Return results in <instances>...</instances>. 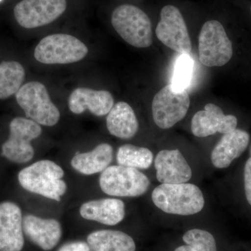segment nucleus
Returning a JSON list of instances; mask_svg holds the SVG:
<instances>
[{
	"instance_id": "obj_1",
	"label": "nucleus",
	"mask_w": 251,
	"mask_h": 251,
	"mask_svg": "<svg viewBox=\"0 0 251 251\" xmlns=\"http://www.w3.org/2000/svg\"><path fill=\"white\" fill-rule=\"evenodd\" d=\"M64 176V170L55 162L41 160L23 169L18 179L26 191L60 202L67 191Z\"/></svg>"
},
{
	"instance_id": "obj_2",
	"label": "nucleus",
	"mask_w": 251,
	"mask_h": 251,
	"mask_svg": "<svg viewBox=\"0 0 251 251\" xmlns=\"http://www.w3.org/2000/svg\"><path fill=\"white\" fill-rule=\"evenodd\" d=\"M151 199L160 210L179 216L198 214L205 203L202 191L188 183L160 184L153 189Z\"/></svg>"
},
{
	"instance_id": "obj_3",
	"label": "nucleus",
	"mask_w": 251,
	"mask_h": 251,
	"mask_svg": "<svg viewBox=\"0 0 251 251\" xmlns=\"http://www.w3.org/2000/svg\"><path fill=\"white\" fill-rule=\"evenodd\" d=\"M111 23L114 29L130 46L146 49L153 43L152 26L143 10L130 4H123L114 10Z\"/></svg>"
},
{
	"instance_id": "obj_4",
	"label": "nucleus",
	"mask_w": 251,
	"mask_h": 251,
	"mask_svg": "<svg viewBox=\"0 0 251 251\" xmlns=\"http://www.w3.org/2000/svg\"><path fill=\"white\" fill-rule=\"evenodd\" d=\"M16 99L29 120L46 126H53L58 123L60 112L41 82L31 81L25 84L16 94Z\"/></svg>"
},
{
	"instance_id": "obj_5",
	"label": "nucleus",
	"mask_w": 251,
	"mask_h": 251,
	"mask_svg": "<svg viewBox=\"0 0 251 251\" xmlns=\"http://www.w3.org/2000/svg\"><path fill=\"white\" fill-rule=\"evenodd\" d=\"M88 48L77 38L67 34H51L41 39L34 50V58L45 64H67L82 60Z\"/></svg>"
},
{
	"instance_id": "obj_6",
	"label": "nucleus",
	"mask_w": 251,
	"mask_h": 251,
	"mask_svg": "<svg viewBox=\"0 0 251 251\" xmlns=\"http://www.w3.org/2000/svg\"><path fill=\"white\" fill-rule=\"evenodd\" d=\"M99 186L108 196L134 198L147 193L150 181L139 170L117 165L108 166L102 172Z\"/></svg>"
},
{
	"instance_id": "obj_7",
	"label": "nucleus",
	"mask_w": 251,
	"mask_h": 251,
	"mask_svg": "<svg viewBox=\"0 0 251 251\" xmlns=\"http://www.w3.org/2000/svg\"><path fill=\"white\" fill-rule=\"evenodd\" d=\"M198 42L199 59L205 67H223L232 59V41L219 21H206L200 32Z\"/></svg>"
},
{
	"instance_id": "obj_8",
	"label": "nucleus",
	"mask_w": 251,
	"mask_h": 251,
	"mask_svg": "<svg viewBox=\"0 0 251 251\" xmlns=\"http://www.w3.org/2000/svg\"><path fill=\"white\" fill-rule=\"evenodd\" d=\"M9 137L1 147V154L16 163H26L34 156L31 142L42 133L41 125L25 117H16L10 122Z\"/></svg>"
},
{
	"instance_id": "obj_9",
	"label": "nucleus",
	"mask_w": 251,
	"mask_h": 251,
	"mask_svg": "<svg viewBox=\"0 0 251 251\" xmlns=\"http://www.w3.org/2000/svg\"><path fill=\"white\" fill-rule=\"evenodd\" d=\"M189 95L185 89L167 85L156 94L151 104L153 121L162 129H169L182 120L189 109Z\"/></svg>"
},
{
	"instance_id": "obj_10",
	"label": "nucleus",
	"mask_w": 251,
	"mask_h": 251,
	"mask_svg": "<svg viewBox=\"0 0 251 251\" xmlns=\"http://www.w3.org/2000/svg\"><path fill=\"white\" fill-rule=\"evenodd\" d=\"M156 34L158 40L169 49L181 54L191 53L192 44L187 26L176 6L167 5L161 9Z\"/></svg>"
},
{
	"instance_id": "obj_11",
	"label": "nucleus",
	"mask_w": 251,
	"mask_h": 251,
	"mask_svg": "<svg viewBox=\"0 0 251 251\" xmlns=\"http://www.w3.org/2000/svg\"><path fill=\"white\" fill-rule=\"evenodd\" d=\"M67 7V0H22L15 6L14 14L21 27L34 29L54 22Z\"/></svg>"
},
{
	"instance_id": "obj_12",
	"label": "nucleus",
	"mask_w": 251,
	"mask_h": 251,
	"mask_svg": "<svg viewBox=\"0 0 251 251\" xmlns=\"http://www.w3.org/2000/svg\"><path fill=\"white\" fill-rule=\"evenodd\" d=\"M237 126V117L225 115L222 109L214 103L206 104L204 110L196 112L191 120V131L198 138H205L216 133L226 134Z\"/></svg>"
},
{
	"instance_id": "obj_13",
	"label": "nucleus",
	"mask_w": 251,
	"mask_h": 251,
	"mask_svg": "<svg viewBox=\"0 0 251 251\" xmlns=\"http://www.w3.org/2000/svg\"><path fill=\"white\" fill-rule=\"evenodd\" d=\"M21 208L12 202L0 203V251H21L24 247Z\"/></svg>"
},
{
	"instance_id": "obj_14",
	"label": "nucleus",
	"mask_w": 251,
	"mask_h": 251,
	"mask_svg": "<svg viewBox=\"0 0 251 251\" xmlns=\"http://www.w3.org/2000/svg\"><path fill=\"white\" fill-rule=\"evenodd\" d=\"M156 179L161 184L187 183L193 173L186 158L179 150H161L154 160Z\"/></svg>"
},
{
	"instance_id": "obj_15",
	"label": "nucleus",
	"mask_w": 251,
	"mask_h": 251,
	"mask_svg": "<svg viewBox=\"0 0 251 251\" xmlns=\"http://www.w3.org/2000/svg\"><path fill=\"white\" fill-rule=\"evenodd\" d=\"M23 232L33 244L49 251L58 244L62 235V226L56 219H42L29 214L23 219Z\"/></svg>"
},
{
	"instance_id": "obj_16",
	"label": "nucleus",
	"mask_w": 251,
	"mask_h": 251,
	"mask_svg": "<svg viewBox=\"0 0 251 251\" xmlns=\"http://www.w3.org/2000/svg\"><path fill=\"white\" fill-rule=\"evenodd\" d=\"M69 108L75 115L88 110L97 117L105 116L114 104L112 94L106 90H94L85 87L75 89L69 98Z\"/></svg>"
},
{
	"instance_id": "obj_17",
	"label": "nucleus",
	"mask_w": 251,
	"mask_h": 251,
	"mask_svg": "<svg viewBox=\"0 0 251 251\" xmlns=\"http://www.w3.org/2000/svg\"><path fill=\"white\" fill-rule=\"evenodd\" d=\"M249 142L250 135L246 130L236 128L224 134L211 151V163L219 169L228 168L246 151Z\"/></svg>"
},
{
	"instance_id": "obj_18",
	"label": "nucleus",
	"mask_w": 251,
	"mask_h": 251,
	"mask_svg": "<svg viewBox=\"0 0 251 251\" xmlns=\"http://www.w3.org/2000/svg\"><path fill=\"white\" fill-rule=\"evenodd\" d=\"M125 204L116 198H103L83 203L80 214L84 219L106 226L120 224L125 217Z\"/></svg>"
},
{
	"instance_id": "obj_19",
	"label": "nucleus",
	"mask_w": 251,
	"mask_h": 251,
	"mask_svg": "<svg viewBox=\"0 0 251 251\" xmlns=\"http://www.w3.org/2000/svg\"><path fill=\"white\" fill-rule=\"evenodd\" d=\"M106 126L113 136L128 140L136 135L139 123L129 104L120 101L113 105L107 115Z\"/></svg>"
},
{
	"instance_id": "obj_20",
	"label": "nucleus",
	"mask_w": 251,
	"mask_h": 251,
	"mask_svg": "<svg viewBox=\"0 0 251 251\" xmlns=\"http://www.w3.org/2000/svg\"><path fill=\"white\" fill-rule=\"evenodd\" d=\"M113 159V148L101 143L88 152H77L71 161L72 168L84 175H92L105 171Z\"/></svg>"
},
{
	"instance_id": "obj_21",
	"label": "nucleus",
	"mask_w": 251,
	"mask_h": 251,
	"mask_svg": "<svg viewBox=\"0 0 251 251\" xmlns=\"http://www.w3.org/2000/svg\"><path fill=\"white\" fill-rule=\"evenodd\" d=\"M87 242L91 251H135L133 238L122 231L103 229L87 236Z\"/></svg>"
},
{
	"instance_id": "obj_22",
	"label": "nucleus",
	"mask_w": 251,
	"mask_h": 251,
	"mask_svg": "<svg viewBox=\"0 0 251 251\" xmlns=\"http://www.w3.org/2000/svg\"><path fill=\"white\" fill-rule=\"evenodd\" d=\"M25 71L22 64L16 61H6L0 64V99H6L17 93L22 87Z\"/></svg>"
},
{
	"instance_id": "obj_23",
	"label": "nucleus",
	"mask_w": 251,
	"mask_h": 251,
	"mask_svg": "<svg viewBox=\"0 0 251 251\" xmlns=\"http://www.w3.org/2000/svg\"><path fill=\"white\" fill-rule=\"evenodd\" d=\"M117 161L120 166L147 170L152 164L153 155L148 148L126 144L117 150Z\"/></svg>"
},
{
	"instance_id": "obj_24",
	"label": "nucleus",
	"mask_w": 251,
	"mask_h": 251,
	"mask_svg": "<svg viewBox=\"0 0 251 251\" xmlns=\"http://www.w3.org/2000/svg\"><path fill=\"white\" fill-rule=\"evenodd\" d=\"M183 240L195 251H217L214 236L204 229H190L185 232Z\"/></svg>"
},
{
	"instance_id": "obj_25",
	"label": "nucleus",
	"mask_w": 251,
	"mask_h": 251,
	"mask_svg": "<svg viewBox=\"0 0 251 251\" xmlns=\"http://www.w3.org/2000/svg\"><path fill=\"white\" fill-rule=\"evenodd\" d=\"M193 62L188 54H181L175 64L173 85L185 89L192 78Z\"/></svg>"
},
{
	"instance_id": "obj_26",
	"label": "nucleus",
	"mask_w": 251,
	"mask_h": 251,
	"mask_svg": "<svg viewBox=\"0 0 251 251\" xmlns=\"http://www.w3.org/2000/svg\"><path fill=\"white\" fill-rule=\"evenodd\" d=\"M244 180L246 198L251 206V156L247 160L244 167Z\"/></svg>"
},
{
	"instance_id": "obj_27",
	"label": "nucleus",
	"mask_w": 251,
	"mask_h": 251,
	"mask_svg": "<svg viewBox=\"0 0 251 251\" xmlns=\"http://www.w3.org/2000/svg\"><path fill=\"white\" fill-rule=\"evenodd\" d=\"M58 251H91L87 242H73L64 244Z\"/></svg>"
},
{
	"instance_id": "obj_28",
	"label": "nucleus",
	"mask_w": 251,
	"mask_h": 251,
	"mask_svg": "<svg viewBox=\"0 0 251 251\" xmlns=\"http://www.w3.org/2000/svg\"><path fill=\"white\" fill-rule=\"evenodd\" d=\"M174 251H195L194 249L190 246H181V247L176 248Z\"/></svg>"
},
{
	"instance_id": "obj_29",
	"label": "nucleus",
	"mask_w": 251,
	"mask_h": 251,
	"mask_svg": "<svg viewBox=\"0 0 251 251\" xmlns=\"http://www.w3.org/2000/svg\"><path fill=\"white\" fill-rule=\"evenodd\" d=\"M251 155V151H250Z\"/></svg>"
},
{
	"instance_id": "obj_30",
	"label": "nucleus",
	"mask_w": 251,
	"mask_h": 251,
	"mask_svg": "<svg viewBox=\"0 0 251 251\" xmlns=\"http://www.w3.org/2000/svg\"></svg>"
},
{
	"instance_id": "obj_31",
	"label": "nucleus",
	"mask_w": 251,
	"mask_h": 251,
	"mask_svg": "<svg viewBox=\"0 0 251 251\" xmlns=\"http://www.w3.org/2000/svg\"><path fill=\"white\" fill-rule=\"evenodd\" d=\"M1 1V0H0V1Z\"/></svg>"
}]
</instances>
